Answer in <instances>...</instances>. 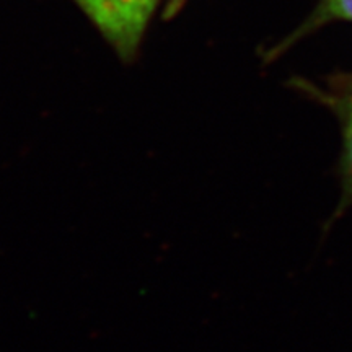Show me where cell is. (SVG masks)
Masks as SVG:
<instances>
[{
  "instance_id": "obj_1",
  "label": "cell",
  "mask_w": 352,
  "mask_h": 352,
  "mask_svg": "<svg viewBox=\"0 0 352 352\" xmlns=\"http://www.w3.org/2000/svg\"><path fill=\"white\" fill-rule=\"evenodd\" d=\"M118 56L131 60L160 0H76Z\"/></svg>"
},
{
  "instance_id": "obj_4",
  "label": "cell",
  "mask_w": 352,
  "mask_h": 352,
  "mask_svg": "<svg viewBox=\"0 0 352 352\" xmlns=\"http://www.w3.org/2000/svg\"><path fill=\"white\" fill-rule=\"evenodd\" d=\"M184 2H186V0H170L168 7H166V13H168V15H173V13H176L183 7Z\"/></svg>"
},
{
  "instance_id": "obj_2",
  "label": "cell",
  "mask_w": 352,
  "mask_h": 352,
  "mask_svg": "<svg viewBox=\"0 0 352 352\" xmlns=\"http://www.w3.org/2000/svg\"><path fill=\"white\" fill-rule=\"evenodd\" d=\"M324 101L329 104L341 124V204L346 209L352 204V78L336 83Z\"/></svg>"
},
{
  "instance_id": "obj_3",
  "label": "cell",
  "mask_w": 352,
  "mask_h": 352,
  "mask_svg": "<svg viewBox=\"0 0 352 352\" xmlns=\"http://www.w3.org/2000/svg\"><path fill=\"white\" fill-rule=\"evenodd\" d=\"M328 21H352V0H321L308 26H320Z\"/></svg>"
}]
</instances>
